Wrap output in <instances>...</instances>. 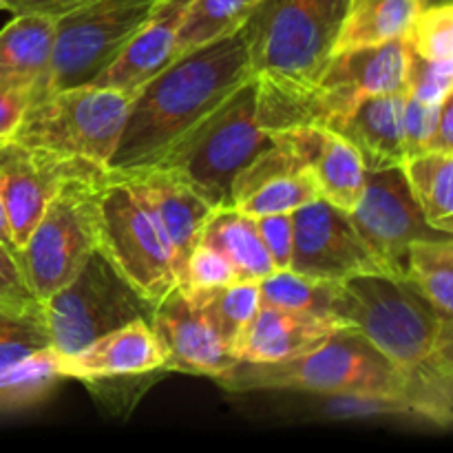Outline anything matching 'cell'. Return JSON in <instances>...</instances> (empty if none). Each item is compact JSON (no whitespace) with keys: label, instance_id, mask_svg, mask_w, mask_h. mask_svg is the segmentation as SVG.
<instances>
[{"label":"cell","instance_id":"obj_16","mask_svg":"<svg viewBox=\"0 0 453 453\" xmlns=\"http://www.w3.org/2000/svg\"><path fill=\"white\" fill-rule=\"evenodd\" d=\"M150 326L166 349V372L219 379L237 365L206 312L177 286L155 305Z\"/></svg>","mask_w":453,"mask_h":453},{"label":"cell","instance_id":"obj_40","mask_svg":"<svg viewBox=\"0 0 453 453\" xmlns=\"http://www.w3.org/2000/svg\"><path fill=\"white\" fill-rule=\"evenodd\" d=\"M4 12H12L13 16L18 13H35V16H47L58 20L65 13L91 3V0H3Z\"/></svg>","mask_w":453,"mask_h":453},{"label":"cell","instance_id":"obj_18","mask_svg":"<svg viewBox=\"0 0 453 453\" xmlns=\"http://www.w3.org/2000/svg\"><path fill=\"white\" fill-rule=\"evenodd\" d=\"M317 199H321L317 186L281 135H273L270 144L237 173L230 190V206L250 217L295 212Z\"/></svg>","mask_w":453,"mask_h":453},{"label":"cell","instance_id":"obj_11","mask_svg":"<svg viewBox=\"0 0 453 453\" xmlns=\"http://www.w3.org/2000/svg\"><path fill=\"white\" fill-rule=\"evenodd\" d=\"M157 3L91 0L58 18L47 78L34 100L60 88L91 84L149 20Z\"/></svg>","mask_w":453,"mask_h":453},{"label":"cell","instance_id":"obj_19","mask_svg":"<svg viewBox=\"0 0 453 453\" xmlns=\"http://www.w3.org/2000/svg\"><path fill=\"white\" fill-rule=\"evenodd\" d=\"M273 135H281L299 157L323 202L345 212L354 211L365 188L367 171L358 150L339 131L327 127H296Z\"/></svg>","mask_w":453,"mask_h":453},{"label":"cell","instance_id":"obj_24","mask_svg":"<svg viewBox=\"0 0 453 453\" xmlns=\"http://www.w3.org/2000/svg\"><path fill=\"white\" fill-rule=\"evenodd\" d=\"M56 20L35 13H18L0 29V87L29 93L42 88L51 60Z\"/></svg>","mask_w":453,"mask_h":453},{"label":"cell","instance_id":"obj_13","mask_svg":"<svg viewBox=\"0 0 453 453\" xmlns=\"http://www.w3.org/2000/svg\"><path fill=\"white\" fill-rule=\"evenodd\" d=\"M349 219L365 239L383 273L403 279L410 243L416 239L442 234L425 221L401 166L367 171L365 188L354 211L349 212Z\"/></svg>","mask_w":453,"mask_h":453},{"label":"cell","instance_id":"obj_14","mask_svg":"<svg viewBox=\"0 0 453 453\" xmlns=\"http://www.w3.org/2000/svg\"><path fill=\"white\" fill-rule=\"evenodd\" d=\"M292 221L295 250L290 270L295 273L332 283L383 273L365 239L354 228L349 212L317 199L292 212Z\"/></svg>","mask_w":453,"mask_h":453},{"label":"cell","instance_id":"obj_23","mask_svg":"<svg viewBox=\"0 0 453 453\" xmlns=\"http://www.w3.org/2000/svg\"><path fill=\"white\" fill-rule=\"evenodd\" d=\"M407 91L365 97L336 131L358 150L365 171L396 168L405 162L403 109Z\"/></svg>","mask_w":453,"mask_h":453},{"label":"cell","instance_id":"obj_10","mask_svg":"<svg viewBox=\"0 0 453 453\" xmlns=\"http://www.w3.org/2000/svg\"><path fill=\"white\" fill-rule=\"evenodd\" d=\"M150 314L153 305L119 277L100 250H93L78 274L42 301L44 326L58 357L78 352L135 319L150 321Z\"/></svg>","mask_w":453,"mask_h":453},{"label":"cell","instance_id":"obj_8","mask_svg":"<svg viewBox=\"0 0 453 453\" xmlns=\"http://www.w3.org/2000/svg\"><path fill=\"white\" fill-rule=\"evenodd\" d=\"M128 104L127 96L96 84L60 88L29 102L12 140L109 168Z\"/></svg>","mask_w":453,"mask_h":453},{"label":"cell","instance_id":"obj_9","mask_svg":"<svg viewBox=\"0 0 453 453\" xmlns=\"http://www.w3.org/2000/svg\"><path fill=\"white\" fill-rule=\"evenodd\" d=\"M106 180L109 168L62 186L16 250L18 268L40 303L69 283L97 250V202Z\"/></svg>","mask_w":453,"mask_h":453},{"label":"cell","instance_id":"obj_29","mask_svg":"<svg viewBox=\"0 0 453 453\" xmlns=\"http://www.w3.org/2000/svg\"><path fill=\"white\" fill-rule=\"evenodd\" d=\"M261 0H190L177 29V58L234 34Z\"/></svg>","mask_w":453,"mask_h":453},{"label":"cell","instance_id":"obj_33","mask_svg":"<svg viewBox=\"0 0 453 453\" xmlns=\"http://www.w3.org/2000/svg\"><path fill=\"white\" fill-rule=\"evenodd\" d=\"M237 281V273H234L233 265L219 252L212 250L206 243H197L190 250L184 268H181L177 288H181L184 292H203L230 286V283Z\"/></svg>","mask_w":453,"mask_h":453},{"label":"cell","instance_id":"obj_42","mask_svg":"<svg viewBox=\"0 0 453 453\" xmlns=\"http://www.w3.org/2000/svg\"><path fill=\"white\" fill-rule=\"evenodd\" d=\"M0 243H3L4 248H9V250L16 255V248H13V239H12V230H9V221H7V215H4V208H3V199H0Z\"/></svg>","mask_w":453,"mask_h":453},{"label":"cell","instance_id":"obj_7","mask_svg":"<svg viewBox=\"0 0 453 453\" xmlns=\"http://www.w3.org/2000/svg\"><path fill=\"white\" fill-rule=\"evenodd\" d=\"M257 119V80H248L155 166L184 177L215 208L230 206L237 173L270 144Z\"/></svg>","mask_w":453,"mask_h":453},{"label":"cell","instance_id":"obj_3","mask_svg":"<svg viewBox=\"0 0 453 453\" xmlns=\"http://www.w3.org/2000/svg\"><path fill=\"white\" fill-rule=\"evenodd\" d=\"M332 317L349 327L403 372L453 345V323L407 279L361 274L336 283Z\"/></svg>","mask_w":453,"mask_h":453},{"label":"cell","instance_id":"obj_5","mask_svg":"<svg viewBox=\"0 0 453 453\" xmlns=\"http://www.w3.org/2000/svg\"><path fill=\"white\" fill-rule=\"evenodd\" d=\"M349 0H261L243 22L252 75L288 87H310L330 58Z\"/></svg>","mask_w":453,"mask_h":453},{"label":"cell","instance_id":"obj_2","mask_svg":"<svg viewBox=\"0 0 453 453\" xmlns=\"http://www.w3.org/2000/svg\"><path fill=\"white\" fill-rule=\"evenodd\" d=\"M405 38L336 51L310 87L257 80V119L265 133L296 127L339 128L365 97L407 91Z\"/></svg>","mask_w":453,"mask_h":453},{"label":"cell","instance_id":"obj_44","mask_svg":"<svg viewBox=\"0 0 453 453\" xmlns=\"http://www.w3.org/2000/svg\"><path fill=\"white\" fill-rule=\"evenodd\" d=\"M0 9H3V12H4V3H3V0H0Z\"/></svg>","mask_w":453,"mask_h":453},{"label":"cell","instance_id":"obj_25","mask_svg":"<svg viewBox=\"0 0 453 453\" xmlns=\"http://www.w3.org/2000/svg\"><path fill=\"white\" fill-rule=\"evenodd\" d=\"M197 243H206L219 252L239 281H257L270 277L274 265L257 230L255 217L246 215L234 206H219L203 224Z\"/></svg>","mask_w":453,"mask_h":453},{"label":"cell","instance_id":"obj_21","mask_svg":"<svg viewBox=\"0 0 453 453\" xmlns=\"http://www.w3.org/2000/svg\"><path fill=\"white\" fill-rule=\"evenodd\" d=\"M190 0H159L149 20L91 84L122 93L128 100L177 60V29Z\"/></svg>","mask_w":453,"mask_h":453},{"label":"cell","instance_id":"obj_34","mask_svg":"<svg viewBox=\"0 0 453 453\" xmlns=\"http://www.w3.org/2000/svg\"><path fill=\"white\" fill-rule=\"evenodd\" d=\"M323 414L334 420L376 418V416H411L410 405L388 394H327Z\"/></svg>","mask_w":453,"mask_h":453},{"label":"cell","instance_id":"obj_38","mask_svg":"<svg viewBox=\"0 0 453 453\" xmlns=\"http://www.w3.org/2000/svg\"><path fill=\"white\" fill-rule=\"evenodd\" d=\"M0 303L13 305V308L40 310L42 303L34 296L27 286L20 268H18L16 255L0 243Z\"/></svg>","mask_w":453,"mask_h":453},{"label":"cell","instance_id":"obj_36","mask_svg":"<svg viewBox=\"0 0 453 453\" xmlns=\"http://www.w3.org/2000/svg\"><path fill=\"white\" fill-rule=\"evenodd\" d=\"M441 104H429V102H420L410 96L405 97V109H403V140H405L407 157L427 153V150L434 149V135H436Z\"/></svg>","mask_w":453,"mask_h":453},{"label":"cell","instance_id":"obj_35","mask_svg":"<svg viewBox=\"0 0 453 453\" xmlns=\"http://www.w3.org/2000/svg\"><path fill=\"white\" fill-rule=\"evenodd\" d=\"M453 93V60H425L410 51L407 96L429 104H441Z\"/></svg>","mask_w":453,"mask_h":453},{"label":"cell","instance_id":"obj_39","mask_svg":"<svg viewBox=\"0 0 453 453\" xmlns=\"http://www.w3.org/2000/svg\"><path fill=\"white\" fill-rule=\"evenodd\" d=\"M29 106V93L0 87V142L12 140Z\"/></svg>","mask_w":453,"mask_h":453},{"label":"cell","instance_id":"obj_22","mask_svg":"<svg viewBox=\"0 0 453 453\" xmlns=\"http://www.w3.org/2000/svg\"><path fill=\"white\" fill-rule=\"evenodd\" d=\"M339 327L345 326L334 319L290 312L261 303L252 321L230 345V352L237 363L288 361L319 348Z\"/></svg>","mask_w":453,"mask_h":453},{"label":"cell","instance_id":"obj_26","mask_svg":"<svg viewBox=\"0 0 453 453\" xmlns=\"http://www.w3.org/2000/svg\"><path fill=\"white\" fill-rule=\"evenodd\" d=\"M410 193L436 233H453V153L427 150L401 164Z\"/></svg>","mask_w":453,"mask_h":453},{"label":"cell","instance_id":"obj_41","mask_svg":"<svg viewBox=\"0 0 453 453\" xmlns=\"http://www.w3.org/2000/svg\"><path fill=\"white\" fill-rule=\"evenodd\" d=\"M442 153H453V93L447 96L441 104V115H438L436 135H434V149Z\"/></svg>","mask_w":453,"mask_h":453},{"label":"cell","instance_id":"obj_1","mask_svg":"<svg viewBox=\"0 0 453 453\" xmlns=\"http://www.w3.org/2000/svg\"><path fill=\"white\" fill-rule=\"evenodd\" d=\"M252 78L242 29L177 58L131 100L109 168L131 171L159 164Z\"/></svg>","mask_w":453,"mask_h":453},{"label":"cell","instance_id":"obj_20","mask_svg":"<svg viewBox=\"0 0 453 453\" xmlns=\"http://www.w3.org/2000/svg\"><path fill=\"white\" fill-rule=\"evenodd\" d=\"M118 173H122L153 208L175 252L177 281H180L181 268L190 250L197 246L203 224L212 215L215 206L184 177L166 166H142Z\"/></svg>","mask_w":453,"mask_h":453},{"label":"cell","instance_id":"obj_12","mask_svg":"<svg viewBox=\"0 0 453 453\" xmlns=\"http://www.w3.org/2000/svg\"><path fill=\"white\" fill-rule=\"evenodd\" d=\"M88 159L66 157L16 140L0 142V199L12 230L13 248H22L62 186L104 173Z\"/></svg>","mask_w":453,"mask_h":453},{"label":"cell","instance_id":"obj_43","mask_svg":"<svg viewBox=\"0 0 453 453\" xmlns=\"http://www.w3.org/2000/svg\"><path fill=\"white\" fill-rule=\"evenodd\" d=\"M420 9L425 7H438V4H453V0H418Z\"/></svg>","mask_w":453,"mask_h":453},{"label":"cell","instance_id":"obj_30","mask_svg":"<svg viewBox=\"0 0 453 453\" xmlns=\"http://www.w3.org/2000/svg\"><path fill=\"white\" fill-rule=\"evenodd\" d=\"M184 296L206 312L212 327L228 349L239 332L252 321L257 310L261 308V292L257 281H237L224 288H215V290L184 292Z\"/></svg>","mask_w":453,"mask_h":453},{"label":"cell","instance_id":"obj_17","mask_svg":"<svg viewBox=\"0 0 453 453\" xmlns=\"http://www.w3.org/2000/svg\"><path fill=\"white\" fill-rule=\"evenodd\" d=\"M155 372H166V349L149 319H135L78 352L58 357L60 379L82 380L84 385L144 379Z\"/></svg>","mask_w":453,"mask_h":453},{"label":"cell","instance_id":"obj_32","mask_svg":"<svg viewBox=\"0 0 453 453\" xmlns=\"http://www.w3.org/2000/svg\"><path fill=\"white\" fill-rule=\"evenodd\" d=\"M405 42L414 56L425 60H453V4L420 9Z\"/></svg>","mask_w":453,"mask_h":453},{"label":"cell","instance_id":"obj_4","mask_svg":"<svg viewBox=\"0 0 453 453\" xmlns=\"http://www.w3.org/2000/svg\"><path fill=\"white\" fill-rule=\"evenodd\" d=\"M226 392L388 394L407 403V376L349 327L332 332L319 348L279 363H237L215 379ZM410 405V403H407Z\"/></svg>","mask_w":453,"mask_h":453},{"label":"cell","instance_id":"obj_28","mask_svg":"<svg viewBox=\"0 0 453 453\" xmlns=\"http://www.w3.org/2000/svg\"><path fill=\"white\" fill-rule=\"evenodd\" d=\"M405 279L442 314H453V242L451 234L416 239L407 248Z\"/></svg>","mask_w":453,"mask_h":453},{"label":"cell","instance_id":"obj_15","mask_svg":"<svg viewBox=\"0 0 453 453\" xmlns=\"http://www.w3.org/2000/svg\"><path fill=\"white\" fill-rule=\"evenodd\" d=\"M60 380L42 308L0 303V407H25Z\"/></svg>","mask_w":453,"mask_h":453},{"label":"cell","instance_id":"obj_37","mask_svg":"<svg viewBox=\"0 0 453 453\" xmlns=\"http://www.w3.org/2000/svg\"><path fill=\"white\" fill-rule=\"evenodd\" d=\"M255 224L274 270L290 268L292 250H295V221H292V212H274V215L255 217Z\"/></svg>","mask_w":453,"mask_h":453},{"label":"cell","instance_id":"obj_31","mask_svg":"<svg viewBox=\"0 0 453 453\" xmlns=\"http://www.w3.org/2000/svg\"><path fill=\"white\" fill-rule=\"evenodd\" d=\"M259 292L264 305L334 319L332 317V301H334L336 283L332 281H319V279L305 277L290 268L274 270L270 277L261 279Z\"/></svg>","mask_w":453,"mask_h":453},{"label":"cell","instance_id":"obj_6","mask_svg":"<svg viewBox=\"0 0 453 453\" xmlns=\"http://www.w3.org/2000/svg\"><path fill=\"white\" fill-rule=\"evenodd\" d=\"M97 250L153 308L177 286L175 252L153 208L111 168L97 202Z\"/></svg>","mask_w":453,"mask_h":453},{"label":"cell","instance_id":"obj_27","mask_svg":"<svg viewBox=\"0 0 453 453\" xmlns=\"http://www.w3.org/2000/svg\"><path fill=\"white\" fill-rule=\"evenodd\" d=\"M418 12V0H349L334 53L405 38Z\"/></svg>","mask_w":453,"mask_h":453}]
</instances>
